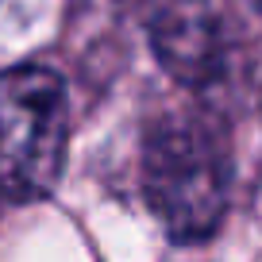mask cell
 Segmentation results:
<instances>
[{"label":"cell","instance_id":"6da1fadb","mask_svg":"<svg viewBox=\"0 0 262 262\" xmlns=\"http://www.w3.org/2000/svg\"><path fill=\"white\" fill-rule=\"evenodd\" d=\"M143 193L173 243H205L228 212L231 162L205 116H162L143 143Z\"/></svg>","mask_w":262,"mask_h":262},{"label":"cell","instance_id":"7a4b0ae2","mask_svg":"<svg viewBox=\"0 0 262 262\" xmlns=\"http://www.w3.org/2000/svg\"><path fill=\"white\" fill-rule=\"evenodd\" d=\"M66 85L47 66H12L0 74V196L42 201L66 166Z\"/></svg>","mask_w":262,"mask_h":262},{"label":"cell","instance_id":"3957f363","mask_svg":"<svg viewBox=\"0 0 262 262\" xmlns=\"http://www.w3.org/2000/svg\"><path fill=\"white\" fill-rule=\"evenodd\" d=\"M150 42L166 74L208 89L224 70V19L216 0H162L150 19Z\"/></svg>","mask_w":262,"mask_h":262},{"label":"cell","instance_id":"277c9868","mask_svg":"<svg viewBox=\"0 0 262 262\" xmlns=\"http://www.w3.org/2000/svg\"><path fill=\"white\" fill-rule=\"evenodd\" d=\"M42 0H0V35H19L35 24Z\"/></svg>","mask_w":262,"mask_h":262},{"label":"cell","instance_id":"5b68a950","mask_svg":"<svg viewBox=\"0 0 262 262\" xmlns=\"http://www.w3.org/2000/svg\"><path fill=\"white\" fill-rule=\"evenodd\" d=\"M243 4H251L254 12H262V0H243Z\"/></svg>","mask_w":262,"mask_h":262}]
</instances>
